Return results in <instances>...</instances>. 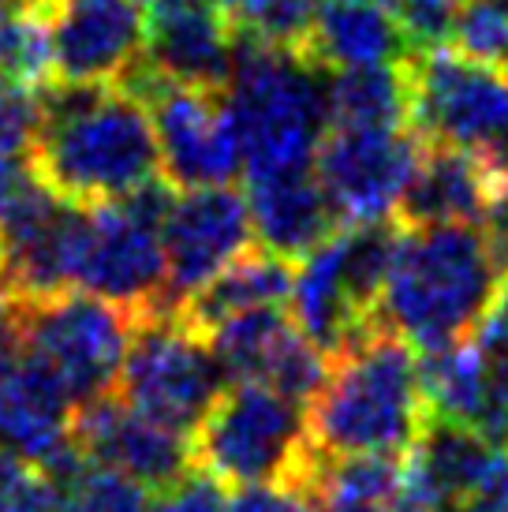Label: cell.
Instances as JSON below:
<instances>
[{"mask_svg": "<svg viewBox=\"0 0 508 512\" xmlns=\"http://www.w3.org/2000/svg\"><path fill=\"white\" fill-rule=\"evenodd\" d=\"M34 172L75 206L116 202L161 169L154 120L127 83H60L42 94Z\"/></svg>", "mask_w": 508, "mask_h": 512, "instance_id": "cell-1", "label": "cell"}, {"mask_svg": "<svg viewBox=\"0 0 508 512\" xmlns=\"http://www.w3.org/2000/svg\"><path fill=\"white\" fill-rule=\"evenodd\" d=\"M505 273L479 225H415L400 232L378 299V322L411 348H441L479 326Z\"/></svg>", "mask_w": 508, "mask_h": 512, "instance_id": "cell-2", "label": "cell"}, {"mask_svg": "<svg viewBox=\"0 0 508 512\" xmlns=\"http://www.w3.org/2000/svg\"><path fill=\"white\" fill-rule=\"evenodd\" d=\"M426 419L415 348L385 326L329 359L307 412L322 456H404Z\"/></svg>", "mask_w": 508, "mask_h": 512, "instance_id": "cell-3", "label": "cell"}, {"mask_svg": "<svg viewBox=\"0 0 508 512\" xmlns=\"http://www.w3.org/2000/svg\"><path fill=\"white\" fill-rule=\"evenodd\" d=\"M325 79L299 49L273 45L236 30V60L225 101L240 135L243 176L314 169L329 131Z\"/></svg>", "mask_w": 508, "mask_h": 512, "instance_id": "cell-4", "label": "cell"}, {"mask_svg": "<svg viewBox=\"0 0 508 512\" xmlns=\"http://www.w3.org/2000/svg\"><path fill=\"white\" fill-rule=\"evenodd\" d=\"M404 225L396 217L337 228L296 262L288 299L303 337L333 359L381 329L378 299Z\"/></svg>", "mask_w": 508, "mask_h": 512, "instance_id": "cell-5", "label": "cell"}, {"mask_svg": "<svg viewBox=\"0 0 508 512\" xmlns=\"http://www.w3.org/2000/svg\"><path fill=\"white\" fill-rule=\"evenodd\" d=\"M191 456L195 468L210 471L225 486L292 483L307 490L318 464L307 404L254 382L221 389L195 427Z\"/></svg>", "mask_w": 508, "mask_h": 512, "instance_id": "cell-6", "label": "cell"}, {"mask_svg": "<svg viewBox=\"0 0 508 512\" xmlns=\"http://www.w3.org/2000/svg\"><path fill=\"white\" fill-rule=\"evenodd\" d=\"M180 187L154 176L150 184L116 202L86 206L79 258H75V288L94 292L135 318L169 311L165 303V243L161 225Z\"/></svg>", "mask_w": 508, "mask_h": 512, "instance_id": "cell-7", "label": "cell"}, {"mask_svg": "<svg viewBox=\"0 0 508 512\" xmlns=\"http://www.w3.org/2000/svg\"><path fill=\"white\" fill-rule=\"evenodd\" d=\"M135 314L109 299L68 288L53 296H23V352L38 359L75 408L94 404L116 389Z\"/></svg>", "mask_w": 508, "mask_h": 512, "instance_id": "cell-8", "label": "cell"}, {"mask_svg": "<svg viewBox=\"0 0 508 512\" xmlns=\"http://www.w3.org/2000/svg\"><path fill=\"white\" fill-rule=\"evenodd\" d=\"M221 363L206 333L180 311H154L135 322L116 397L180 434H195L225 389Z\"/></svg>", "mask_w": 508, "mask_h": 512, "instance_id": "cell-9", "label": "cell"}, {"mask_svg": "<svg viewBox=\"0 0 508 512\" xmlns=\"http://www.w3.org/2000/svg\"><path fill=\"white\" fill-rule=\"evenodd\" d=\"M408 124L423 143L486 154L508 128V75L464 53H411Z\"/></svg>", "mask_w": 508, "mask_h": 512, "instance_id": "cell-10", "label": "cell"}, {"mask_svg": "<svg viewBox=\"0 0 508 512\" xmlns=\"http://www.w3.org/2000/svg\"><path fill=\"white\" fill-rule=\"evenodd\" d=\"M146 98L154 120L157 154L165 180L176 187L232 184L243 172L240 135L228 113L225 90L165 83L142 68V60L124 79Z\"/></svg>", "mask_w": 508, "mask_h": 512, "instance_id": "cell-11", "label": "cell"}, {"mask_svg": "<svg viewBox=\"0 0 508 512\" xmlns=\"http://www.w3.org/2000/svg\"><path fill=\"white\" fill-rule=\"evenodd\" d=\"M423 139L411 124L396 128H329L314 154V172L340 225L396 217Z\"/></svg>", "mask_w": 508, "mask_h": 512, "instance_id": "cell-12", "label": "cell"}, {"mask_svg": "<svg viewBox=\"0 0 508 512\" xmlns=\"http://www.w3.org/2000/svg\"><path fill=\"white\" fill-rule=\"evenodd\" d=\"M165 243V303L176 311L187 296L210 285L217 273L232 266L254 247V225L247 195L228 184L180 187L161 225Z\"/></svg>", "mask_w": 508, "mask_h": 512, "instance_id": "cell-13", "label": "cell"}, {"mask_svg": "<svg viewBox=\"0 0 508 512\" xmlns=\"http://www.w3.org/2000/svg\"><path fill=\"white\" fill-rule=\"evenodd\" d=\"M206 341L228 385H269L299 404H311L329 374V356L303 337V329L281 307L236 314L221 326H213Z\"/></svg>", "mask_w": 508, "mask_h": 512, "instance_id": "cell-14", "label": "cell"}, {"mask_svg": "<svg viewBox=\"0 0 508 512\" xmlns=\"http://www.w3.org/2000/svg\"><path fill=\"white\" fill-rule=\"evenodd\" d=\"M60 83H124L146 49L139 0H60L49 12Z\"/></svg>", "mask_w": 508, "mask_h": 512, "instance_id": "cell-15", "label": "cell"}, {"mask_svg": "<svg viewBox=\"0 0 508 512\" xmlns=\"http://www.w3.org/2000/svg\"><path fill=\"white\" fill-rule=\"evenodd\" d=\"M75 449L154 490L195 468L187 434L135 412L120 397H101L75 408Z\"/></svg>", "mask_w": 508, "mask_h": 512, "instance_id": "cell-16", "label": "cell"}, {"mask_svg": "<svg viewBox=\"0 0 508 512\" xmlns=\"http://www.w3.org/2000/svg\"><path fill=\"white\" fill-rule=\"evenodd\" d=\"M236 60V27L198 0H161L146 8L142 68L165 83L225 90Z\"/></svg>", "mask_w": 508, "mask_h": 512, "instance_id": "cell-17", "label": "cell"}, {"mask_svg": "<svg viewBox=\"0 0 508 512\" xmlns=\"http://www.w3.org/2000/svg\"><path fill=\"white\" fill-rule=\"evenodd\" d=\"M0 449L42 471L75 449V404L23 348L0 359Z\"/></svg>", "mask_w": 508, "mask_h": 512, "instance_id": "cell-18", "label": "cell"}, {"mask_svg": "<svg viewBox=\"0 0 508 512\" xmlns=\"http://www.w3.org/2000/svg\"><path fill=\"white\" fill-rule=\"evenodd\" d=\"M426 412L475 427L490 441L508 430V363L486 356L475 341H449L426 348L419 359Z\"/></svg>", "mask_w": 508, "mask_h": 512, "instance_id": "cell-19", "label": "cell"}, {"mask_svg": "<svg viewBox=\"0 0 508 512\" xmlns=\"http://www.w3.org/2000/svg\"><path fill=\"white\" fill-rule=\"evenodd\" d=\"M501 176L479 150L423 143L404 199L396 206V221L415 225H479L494 199Z\"/></svg>", "mask_w": 508, "mask_h": 512, "instance_id": "cell-20", "label": "cell"}, {"mask_svg": "<svg viewBox=\"0 0 508 512\" xmlns=\"http://www.w3.org/2000/svg\"><path fill=\"white\" fill-rule=\"evenodd\" d=\"M247 206H251L254 240L262 243V251L284 262L307 258L340 228L337 210L314 169L251 176Z\"/></svg>", "mask_w": 508, "mask_h": 512, "instance_id": "cell-21", "label": "cell"}, {"mask_svg": "<svg viewBox=\"0 0 508 512\" xmlns=\"http://www.w3.org/2000/svg\"><path fill=\"white\" fill-rule=\"evenodd\" d=\"M299 53L322 72L378 68L411 57L396 15L378 0H325Z\"/></svg>", "mask_w": 508, "mask_h": 512, "instance_id": "cell-22", "label": "cell"}, {"mask_svg": "<svg viewBox=\"0 0 508 512\" xmlns=\"http://www.w3.org/2000/svg\"><path fill=\"white\" fill-rule=\"evenodd\" d=\"M288 285H292V262L269 255V251H247L217 273L210 285L187 296L176 311L184 314L198 333H210L213 326H221L236 314L258 311V307H281L288 299Z\"/></svg>", "mask_w": 508, "mask_h": 512, "instance_id": "cell-23", "label": "cell"}, {"mask_svg": "<svg viewBox=\"0 0 508 512\" xmlns=\"http://www.w3.org/2000/svg\"><path fill=\"white\" fill-rule=\"evenodd\" d=\"M404 60L378 64V68H348V72H333V79H325L329 128H396V124H408Z\"/></svg>", "mask_w": 508, "mask_h": 512, "instance_id": "cell-24", "label": "cell"}, {"mask_svg": "<svg viewBox=\"0 0 508 512\" xmlns=\"http://www.w3.org/2000/svg\"><path fill=\"white\" fill-rule=\"evenodd\" d=\"M45 475L57 512H146V486L79 449L60 456Z\"/></svg>", "mask_w": 508, "mask_h": 512, "instance_id": "cell-25", "label": "cell"}, {"mask_svg": "<svg viewBox=\"0 0 508 512\" xmlns=\"http://www.w3.org/2000/svg\"><path fill=\"white\" fill-rule=\"evenodd\" d=\"M45 4H15L0 23V72L27 86L53 79V38Z\"/></svg>", "mask_w": 508, "mask_h": 512, "instance_id": "cell-26", "label": "cell"}, {"mask_svg": "<svg viewBox=\"0 0 508 512\" xmlns=\"http://www.w3.org/2000/svg\"><path fill=\"white\" fill-rule=\"evenodd\" d=\"M322 4L325 0H236L228 19L251 38L299 49Z\"/></svg>", "mask_w": 508, "mask_h": 512, "instance_id": "cell-27", "label": "cell"}, {"mask_svg": "<svg viewBox=\"0 0 508 512\" xmlns=\"http://www.w3.org/2000/svg\"><path fill=\"white\" fill-rule=\"evenodd\" d=\"M452 42L464 57L508 75V0H464Z\"/></svg>", "mask_w": 508, "mask_h": 512, "instance_id": "cell-28", "label": "cell"}, {"mask_svg": "<svg viewBox=\"0 0 508 512\" xmlns=\"http://www.w3.org/2000/svg\"><path fill=\"white\" fill-rule=\"evenodd\" d=\"M42 128V94L0 72V154L27 157Z\"/></svg>", "mask_w": 508, "mask_h": 512, "instance_id": "cell-29", "label": "cell"}, {"mask_svg": "<svg viewBox=\"0 0 508 512\" xmlns=\"http://www.w3.org/2000/svg\"><path fill=\"white\" fill-rule=\"evenodd\" d=\"M464 0H393V15L411 53L445 49L456 34Z\"/></svg>", "mask_w": 508, "mask_h": 512, "instance_id": "cell-30", "label": "cell"}, {"mask_svg": "<svg viewBox=\"0 0 508 512\" xmlns=\"http://www.w3.org/2000/svg\"><path fill=\"white\" fill-rule=\"evenodd\" d=\"M0 512H57L49 475L8 449H0Z\"/></svg>", "mask_w": 508, "mask_h": 512, "instance_id": "cell-31", "label": "cell"}, {"mask_svg": "<svg viewBox=\"0 0 508 512\" xmlns=\"http://www.w3.org/2000/svg\"><path fill=\"white\" fill-rule=\"evenodd\" d=\"M146 512H228L225 483H217L210 471L191 468L161 486V494L146 501Z\"/></svg>", "mask_w": 508, "mask_h": 512, "instance_id": "cell-32", "label": "cell"}, {"mask_svg": "<svg viewBox=\"0 0 508 512\" xmlns=\"http://www.w3.org/2000/svg\"><path fill=\"white\" fill-rule=\"evenodd\" d=\"M445 512H508V453L494 449L479 479Z\"/></svg>", "mask_w": 508, "mask_h": 512, "instance_id": "cell-33", "label": "cell"}, {"mask_svg": "<svg viewBox=\"0 0 508 512\" xmlns=\"http://www.w3.org/2000/svg\"><path fill=\"white\" fill-rule=\"evenodd\" d=\"M228 512H314V501L303 486L292 483H254L236 486Z\"/></svg>", "mask_w": 508, "mask_h": 512, "instance_id": "cell-34", "label": "cell"}, {"mask_svg": "<svg viewBox=\"0 0 508 512\" xmlns=\"http://www.w3.org/2000/svg\"><path fill=\"white\" fill-rule=\"evenodd\" d=\"M471 333H475L471 341L479 344L486 356L505 359L508 363V273L501 277V285H497L490 307L482 311L479 326L471 329Z\"/></svg>", "mask_w": 508, "mask_h": 512, "instance_id": "cell-35", "label": "cell"}, {"mask_svg": "<svg viewBox=\"0 0 508 512\" xmlns=\"http://www.w3.org/2000/svg\"><path fill=\"white\" fill-rule=\"evenodd\" d=\"M482 236L490 243V255H494L497 270L508 273V180H501L494 191V199L482 214Z\"/></svg>", "mask_w": 508, "mask_h": 512, "instance_id": "cell-36", "label": "cell"}, {"mask_svg": "<svg viewBox=\"0 0 508 512\" xmlns=\"http://www.w3.org/2000/svg\"><path fill=\"white\" fill-rule=\"evenodd\" d=\"M23 344V296L12 288H0V359L19 352Z\"/></svg>", "mask_w": 508, "mask_h": 512, "instance_id": "cell-37", "label": "cell"}, {"mask_svg": "<svg viewBox=\"0 0 508 512\" xmlns=\"http://www.w3.org/2000/svg\"><path fill=\"white\" fill-rule=\"evenodd\" d=\"M482 157H486V161L494 165V172L501 176V180H508V128L501 131V135H497V143L490 146V150H486Z\"/></svg>", "mask_w": 508, "mask_h": 512, "instance_id": "cell-38", "label": "cell"}, {"mask_svg": "<svg viewBox=\"0 0 508 512\" xmlns=\"http://www.w3.org/2000/svg\"><path fill=\"white\" fill-rule=\"evenodd\" d=\"M198 4H206V8H217V12H232V4H236V0H198Z\"/></svg>", "mask_w": 508, "mask_h": 512, "instance_id": "cell-39", "label": "cell"}, {"mask_svg": "<svg viewBox=\"0 0 508 512\" xmlns=\"http://www.w3.org/2000/svg\"><path fill=\"white\" fill-rule=\"evenodd\" d=\"M15 4H23V0H0V23H4V19H8V15H12V8Z\"/></svg>", "mask_w": 508, "mask_h": 512, "instance_id": "cell-40", "label": "cell"}, {"mask_svg": "<svg viewBox=\"0 0 508 512\" xmlns=\"http://www.w3.org/2000/svg\"><path fill=\"white\" fill-rule=\"evenodd\" d=\"M23 4H45V8H53V4H49V0H23Z\"/></svg>", "mask_w": 508, "mask_h": 512, "instance_id": "cell-41", "label": "cell"}, {"mask_svg": "<svg viewBox=\"0 0 508 512\" xmlns=\"http://www.w3.org/2000/svg\"><path fill=\"white\" fill-rule=\"evenodd\" d=\"M0 288H4V266H0Z\"/></svg>", "mask_w": 508, "mask_h": 512, "instance_id": "cell-42", "label": "cell"}, {"mask_svg": "<svg viewBox=\"0 0 508 512\" xmlns=\"http://www.w3.org/2000/svg\"><path fill=\"white\" fill-rule=\"evenodd\" d=\"M378 4H393V0H378Z\"/></svg>", "mask_w": 508, "mask_h": 512, "instance_id": "cell-43", "label": "cell"}, {"mask_svg": "<svg viewBox=\"0 0 508 512\" xmlns=\"http://www.w3.org/2000/svg\"><path fill=\"white\" fill-rule=\"evenodd\" d=\"M49 4H60V0H49Z\"/></svg>", "mask_w": 508, "mask_h": 512, "instance_id": "cell-44", "label": "cell"}, {"mask_svg": "<svg viewBox=\"0 0 508 512\" xmlns=\"http://www.w3.org/2000/svg\"><path fill=\"white\" fill-rule=\"evenodd\" d=\"M505 441H508V430H505Z\"/></svg>", "mask_w": 508, "mask_h": 512, "instance_id": "cell-45", "label": "cell"}]
</instances>
